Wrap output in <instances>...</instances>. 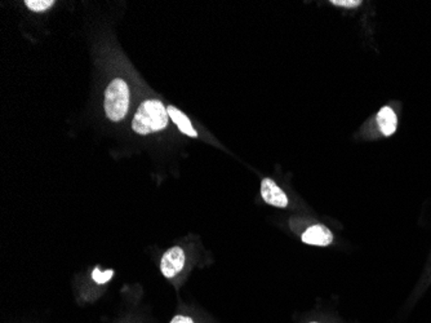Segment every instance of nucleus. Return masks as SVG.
<instances>
[{
    "label": "nucleus",
    "mask_w": 431,
    "mask_h": 323,
    "mask_svg": "<svg viewBox=\"0 0 431 323\" xmlns=\"http://www.w3.org/2000/svg\"><path fill=\"white\" fill-rule=\"evenodd\" d=\"M310 323H318V322H310Z\"/></svg>",
    "instance_id": "f8f14e48"
},
{
    "label": "nucleus",
    "mask_w": 431,
    "mask_h": 323,
    "mask_svg": "<svg viewBox=\"0 0 431 323\" xmlns=\"http://www.w3.org/2000/svg\"><path fill=\"white\" fill-rule=\"evenodd\" d=\"M25 4L34 12H43L54 4V0H26Z\"/></svg>",
    "instance_id": "6e6552de"
},
{
    "label": "nucleus",
    "mask_w": 431,
    "mask_h": 323,
    "mask_svg": "<svg viewBox=\"0 0 431 323\" xmlns=\"http://www.w3.org/2000/svg\"><path fill=\"white\" fill-rule=\"evenodd\" d=\"M166 111H168L169 118L174 121L182 133L188 135L190 138H197V131L194 130V127H193V124L190 122L189 118L185 116L182 111H180L177 108H174V106H168Z\"/></svg>",
    "instance_id": "0eeeda50"
},
{
    "label": "nucleus",
    "mask_w": 431,
    "mask_h": 323,
    "mask_svg": "<svg viewBox=\"0 0 431 323\" xmlns=\"http://www.w3.org/2000/svg\"><path fill=\"white\" fill-rule=\"evenodd\" d=\"M168 111L158 100H146L140 105L132 122V128L140 135L164 130L168 124Z\"/></svg>",
    "instance_id": "f257e3e1"
},
{
    "label": "nucleus",
    "mask_w": 431,
    "mask_h": 323,
    "mask_svg": "<svg viewBox=\"0 0 431 323\" xmlns=\"http://www.w3.org/2000/svg\"><path fill=\"white\" fill-rule=\"evenodd\" d=\"M378 127L385 136H391L394 132L396 131V124L398 118L394 113V110L389 106L381 109L377 114Z\"/></svg>",
    "instance_id": "423d86ee"
},
{
    "label": "nucleus",
    "mask_w": 431,
    "mask_h": 323,
    "mask_svg": "<svg viewBox=\"0 0 431 323\" xmlns=\"http://www.w3.org/2000/svg\"><path fill=\"white\" fill-rule=\"evenodd\" d=\"M333 240L332 231L324 225H312L309 229L303 231V242L312 246H328Z\"/></svg>",
    "instance_id": "39448f33"
},
{
    "label": "nucleus",
    "mask_w": 431,
    "mask_h": 323,
    "mask_svg": "<svg viewBox=\"0 0 431 323\" xmlns=\"http://www.w3.org/2000/svg\"><path fill=\"white\" fill-rule=\"evenodd\" d=\"M113 270H105V272H102V270H99V268H96V269L93 270V273H92L93 281H95L96 284H99V285L107 284V281H110V279L113 278Z\"/></svg>",
    "instance_id": "1a4fd4ad"
},
{
    "label": "nucleus",
    "mask_w": 431,
    "mask_h": 323,
    "mask_svg": "<svg viewBox=\"0 0 431 323\" xmlns=\"http://www.w3.org/2000/svg\"><path fill=\"white\" fill-rule=\"evenodd\" d=\"M261 195L267 205L274 207L284 208L288 206V197L272 178H264L261 183Z\"/></svg>",
    "instance_id": "20e7f679"
},
{
    "label": "nucleus",
    "mask_w": 431,
    "mask_h": 323,
    "mask_svg": "<svg viewBox=\"0 0 431 323\" xmlns=\"http://www.w3.org/2000/svg\"><path fill=\"white\" fill-rule=\"evenodd\" d=\"M185 252L180 247H172L163 255L160 262V270L166 278H174L181 272L185 265Z\"/></svg>",
    "instance_id": "7ed1b4c3"
},
{
    "label": "nucleus",
    "mask_w": 431,
    "mask_h": 323,
    "mask_svg": "<svg viewBox=\"0 0 431 323\" xmlns=\"http://www.w3.org/2000/svg\"><path fill=\"white\" fill-rule=\"evenodd\" d=\"M331 4L339 6V7L356 8L362 4L360 0H332Z\"/></svg>",
    "instance_id": "9d476101"
},
{
    "label": "nucleus",
    "mask_w": 431,
    "mask_h": 323,
    "mask_svg": "<svg viewBox=\"0 0 431 323\" xmlns=\"http://www.w3.org/2000/svg\"><path fill=\"white\" fill-rule=\"evenodd\" d=\"M171 323H194V321L186 316H176L174 319L171 321Z\"/></svg>",
    "instance_id": "9b49d317"
},
{
    "label": "nucleus",
    "mask_w": 431,
    "mask_h": 323,
    "mask_svg": "<svg viewBox=\"0 0 431 323\" xmlns=\"http://www.w3.org/2000/svg\"><path fill=\"white\" fill-rule=\"evenodd\" d=\"M129 108V90L123 79H114L105 92V111L110 121L119 122L127 116Z\"/></svg>",
    "instance_id": "f03ea898"
}]
</instances>
